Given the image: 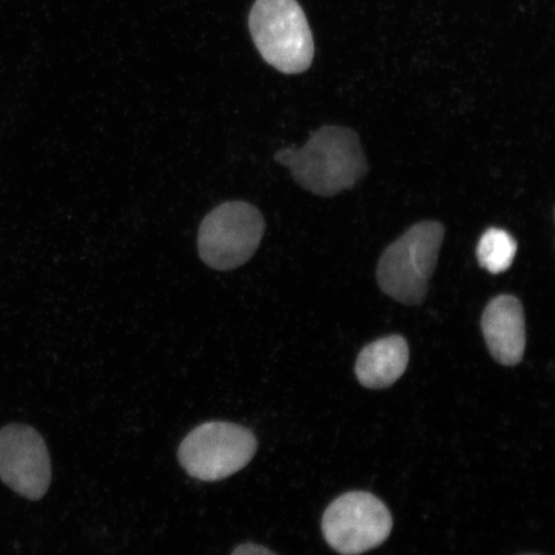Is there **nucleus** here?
<instances>
[{
  "label": "nucleus",
  "instance_id": "9b49d317",
  "mask_svg": "<svg viewBox=\"0 0 555 555\" xmlns=\"http://www.w3.org/2000/svg\"><path fill=\"white\" fill-rule=\"evenodd\" d=\"M232 555H276L268 547L251 543L242 544L233 551Z\"/></svg>",
  "mask_w": 555,
  "mask_h": 555
},
{
  "label": "nucleus",
  "instance_id": "f03ea898",
  "mask_svg": "<svg viewBox=\"0 0 555 555\" xmlns=\"http://www.w3.org/2000/svg\"><path fill=\"white\" fill-rule=\"evenodd\" d=\"M443 235L446 228L439 221H422L391 243L377 268L378 286L384 294L404 305L425 301Z\"/></svg>",
  "mask_w": 555,
  "mask_h": 555
},
{
  "label": "nucleus",
  "instance_id": "423d86ee",
  "mask_svg": "<svg viewBox=\"0 0 555 555\" xmlns=\"http://www.w3.org/2000/svg\"><path fill=\"white\" fill-rule=\"evenodd\" d=\"M322 531L332 550L360 555L385 543L392 531V517L385 503L371 492L351 491L325 509Z\"/></svg>",
  "mask_w": 555,
  "mask_h": 555
},
{
  "label": "nucleus",
  "instance_id": "0eeeda50",
  "mask_svg": "<svg viewBox=\"0 0 555 555\" xmlns=\"http://www.w3.org/2000/svg\"><path fill=\"white\" fill-rule=\"evenodd\" d=\"M0 478L29 501L47 494L52 480L51 457L37 429L26 425L0 429Z\"/></svg>",
  "mask_w": 555,
  "mask_h": 555
},
{
  "label": "nucleus",
  "instance_id": "7ed1b4c3",
  "mask_svg": "<svg viewBox=\"0 0 555 555\" xmlns=\"http://www.w3.org/2000/svg\"><path fill=\"white\" fill-rule=\"evenodd\" d=\"M249 30L262 59L283 74L307 72L314 60V39L297 0H256Z\"/></svg>",
  "mask_w": 555,
  "mask_h": 555
},
{
  "label": "nucleus",
  "instance_id": "39448f33",
  "mask_svg": "<svg viewBox=\"0 0 555 555\" xmlns=\"http://www.w3.org/2000/svg\"><path fill=\"white\" fill-rule=\"evenodd\" d=\"M266 232L261 212L246 203H227L207 215L198 232V251L208 267L232 270L253 258Z\"/></svg>",
  "mask_w": 555,
  "mask_h": 555
},
{
  "label": "nucleus",
  "instance_id": "1a4fd4ad",
  "mask_svg": "<svg viewBox=\"0 0 555 555\" xmlns=\"http://www.w3.org/2000/svg\"><path fill=\"white\" fill-rule=\"evenodd\" d=\"M409 346L401 336H387L364 347L356 366L360 385L371 390L390 387L404 374Z\"/></svg>",
  "mask_w": 555,
  "mask_h": 555
},
{
  "label": "nucleus",
  "instance_id": "6e6552de",
  "mask_svg": "<svg viewBox=\"0 0 555 555\" xmlns=\"http://www.w3.org/2000/svg\"><path fill=\"white\" fill-rule=\"evenodd\" d=\"M483 338L491 357L506 366L520 363L526 349L522 304L512 295H501L486 307L481 321Z\"/></svg>",
  "mask_w": 555,
  "mask_h": 555
},
{
  "label": "nucleus",
  "instance_id": "9d476101",
  "mask_svg": "<svg viewBox=\"0 0 555 555\" xmlns=\"http://www.w3.org/2000/svg\"><path fill=\"white\" fill-rule=\"evenodd\" d=\"M477 260L491 274L506 272L515 261L517 242L504 229L490 228L477 245Z\"/></svg>",
  "mask_w": 555,
  "mask_h": 555
},
{
  "label": "nucleus",
  "instance_id": "20e7f679",
  "mask_svg": "<svg viewBox=\"0 0 555 555\" xmlns=\"http://www.w3.org/2000/svg\"><path fill=\"white\" fill-rule=\"evenodd\" d=\"M258 450L248 428L229 422H207L193 429L180 443L178 460L196 480H224L245 468Z\"/></svg>",
  "mask_w": 555,
  "mask_h": 555
},
{
  "label": "nucleus",
  "instance_id": "f257e3e1",
  "mask_svg": "<svg viewBox=\"0 0 555 555\" xmlns=\"http://www.w3.org/2000/svg\"><path fill=\"white\" fill-rule=\"evenodd\" d=\"M275 159L289 168L297 184L321 197L353 189L367 172L358 134L336 125L317 130L302 149L276 152Z\"/></svg>",
  "mask_w": 555,
  "mask_h": 555
}]
</instances>
